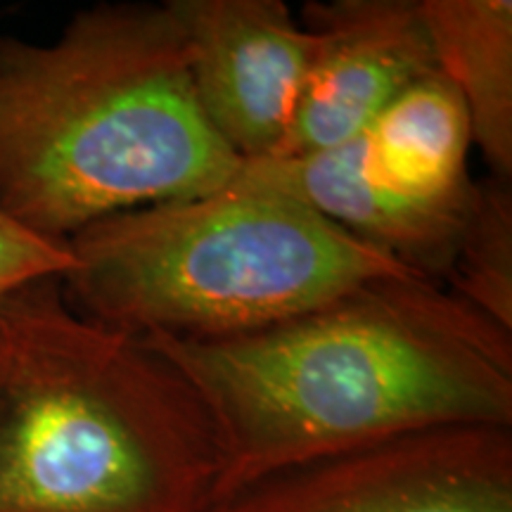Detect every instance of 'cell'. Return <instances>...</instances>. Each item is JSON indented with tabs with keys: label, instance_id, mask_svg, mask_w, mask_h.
Here are the masks:
<instances>
[{
	"label": "cell",
	"instance_id": "5b68a950",
	"mask_svg": "<svg viewBox=\"0 0 512 512\" xmlns=\"http://www.w3.org/2000/svg\"><path fill=\"white\" fill-rule=\"evenodd\" d=\"M207 512H512V427L401 434L287 467Z\"/></svg>",
	"mask_w": 512,
	"mask_h": 512
},
{
	"label": "cell",
	"instance_id": "277c9868",
	"mask_svg": "<svg viewBox=\"0 0 512 512\" xmlns=\"http://www.w3.org/2000/svg\"><path fill=\"white\" fill-rule=\"evenodd\" d=\"M69 247V306L138 339L245 335L415 273L297 197L240 176L209 195L102 219Z\"/></svg>",
	"mask_w": 512,
	"mask_h": 512
},
{
	"label": "cell",
	"instance_id": "9c48e42d",
	"mask_svg": "<svg viewBox=\"0 0 512 512\" xmlns=\"http://www.w3.org/2000/svg\"><path fill=\"white\" fill-rule=\"evenodd\" d=\"M437 72L463 98L472 145L491 176L512 178V3L420 0Z\"/></svg>",
	"mask_w": 512,
	"mask_h": 512
},
{
	"label": "cell",
	"instance_id": "30bf717a",
	"mask_svg": "<svg viewBox=\"0 0 512 512\" xmlns=\"http://www.w3.org/2000/svg\"><path fill=\"white\" fill-rule=\"evenodd\" d=\"M446 287L512 332V190L491 176L477 181L470 219Z\"/></svg>",
	"mask_w": 512,
	"mask_h": 512
},
{
	"label": "cell",
	"instance_id": "7a4b0ae2",
	"mask_svg": "<svg viewBox=\"0 0 512 512\" xmlns=\"http://www.w3.org/2000/svg\"><path fill=\"white\" fill-rule=\"evenodd\" d=\"M240 157L204 117L174 5L102 3L50 43L0 36V209L48 240L221 190Z\"/></svg>",
	"mask_w": 512,
	"mask_h": 512
},
{
	"label": "cell",
	"instance_id": "6da1fadb",
	"mask_svg": "<svg viewBox=\"0 0 512 512\" xmlns=\"http://www.w3.org/2000/svg\"><path fill=\"white\" fill-rule=\"evenodd\" d=\"M140 339L207 408L219 441L214 503L401 434L512 427V332L418 273L370 280L245 335Z\"/></svg>",
	"mask_w": 512,
	"mask_h": 512
},
{
	"label": "cell",
	"instance_id": "3957f363",
	"mask_svg": "<svg viewBox=\"0 0 512 512\" xmlns=\"http://www.w3.org/2000/svg\"><path fill=\"white\" fill-rule=\"evenodd\" d=\"M219 441L190 382L41 280L0 306V512H207Z\"/></svg>",
	"mask_w": 512,
	"mask_h": 512
},
{
	"label": "cell",
	"instance_id": "ba28073f",
	"mask_svg": "<svg viewBox=\"0 0 512 512\" xmlns=\"http://www.w3.org/2000/svg\"><path fill=\"white\" fill-rule=\"evenodd\" d=\"M470 147V114L439 72L411 83L358 136L370 181L446 209H470L475 202L477 181L467 171Z\"/></svg>",
	"mask_w": 512,
	"mask_h": 512
},
{
	"label": "cell",
	"instance_id": "8992f818",
	"mask_svg": "<svg viewBox=\"0 0 512 512\" xmlns=\"http://www.w3.org/2000/svg\"><path fill=\"white\" fill-rule=\"evenodd\" d=\"M204 117L240 162L287 136L316 36L283 0H171Z\"/></svg>",
	"mask_w": 512,
	"mask_h": 512
},
{
	"label": "cell",
	"instance_id": "52a82bcc",
	"mask_svg": "<svg viewBox=\"0 0 512 512\" xmlns=\"http://www.w3.org/2000/svg\"><path fill=\"white\" fill-rule=\"evenodd\" d=\"M302 24L316 46L292 124L271 157L347 143L411 83L437 74L420 0H309Z\"/></svg>",
	"mask_w": 512,
	"mask_h": 512
},
{
	"label": "cell",
	"instance_id": "8fae6325",
	"mask_svg": "<svg viewBox=\"0 0 512 512\" xmlns=\"http://www.w3.org/2000/svg\"><path fill=\"white\" fill-rule=\"evenodd\" d=\"M74 264L69 242L43 238L0 209V306L41 280H64Z\"/></svg>",
	"mask_w": 512,
	"mask_h": 512
}]
</instances>
